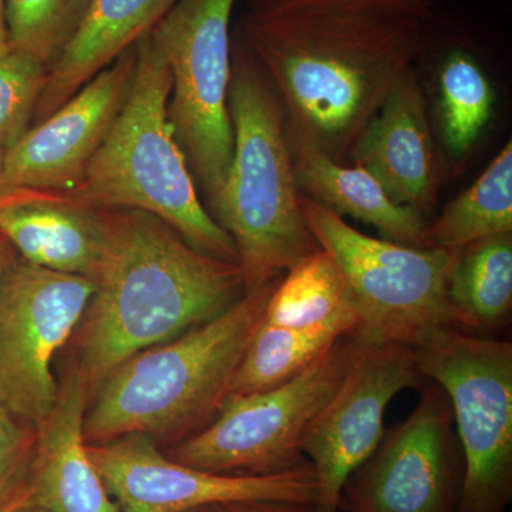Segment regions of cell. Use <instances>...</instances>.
Wrapping results in <instances>:
<instances>
[{"label": "cell", "instance_id": "cell-1", "mask_svg": "<svg viewBox=\"0 0 512 512\" xmlns=\"http://www.w3.org/2000/svg\"><path fill=\"white\" fill-rule=\"evenodd\" d=\"M234 33L282 101L289 143L348 164L421 56L439 0H247Z\"/></svg>", "mask_w": 512, "mask_h": 512}, {"label": "cell", "instance_id": "cell-2", "mask_svg": "<svg viewBox=\"0 0 512 512\" xmlns=\"http://www.w3.org/2000/svg\"><path fill=\"white\" fill-rule=\"evenodd\" d=\"M238 262L198 251L147 212L114 208L109 252L77 333L89 394L121 363L210 322L245 295Z\"/></svg>", "mask_w": 512, "mask_h": 512}, {"label": "cell", "instance_id": "cell-3", "mask_svg": "<svg viewBox=\"0 0 512 512\" xmlns=\"http://www.w3.org/2000/svg\"><path fill=\"white\" fill-rule=\"evenodd\" d=\"M281 276L245 293L210 322L116 367L84 414L86 443L130 434L194 436L205 429L228 400L232 377Z\"/></svg>", "mask_w": 512, "mask_h": 512}, {"label": "cell", "instance_id": "cell-4", "mask_svg": "<svg viewBox=\"0 0 512 512\" xmlns=\"http://www.w3.org/2000/svg\"><path fill=\"white\" fill-rule=\"evenodd\" d=\"M228 109L234 150L212 218L234 241L249 292L284 275L320 245L302 214L282 101L234 32Z\"/></svg>", "mask_w": 512, "mask_h": 512}, {"label": "cell", "instance_id": "cell-5", "mask_svg": "<svg viewBox=\"0 0 512 512\" xmlns=\"http://www.w3.org/2000/svg\"><path fill=\"white\" fill-rule=\"evenodd\" d=\"M171 74L153 30L137 42L126 103L73 194L97 207L147 212L198 251L238 262L234 241L211 217L167 116Z\"/></svg>", "mask_w": 512, "mask_h": 512}, {"label": "cell", "instance_id": "cell-6", "mask_svg": "<svg viewBox=\"0 0 512 512\" xmlns=\"http://www.w3.org/2000/svg\"><path fill=\"white\" fill-rule=\"evenodd\" d=\"M302 214L335 259L350 292L356 345L420 348L436 333L460 329L448 299L447 276L456 251L413 248L373 238L301 194Z\"/></svg>", "mask_w": 512, "mask_h": 512}, {"label": "cell", "instance_id": "cell-7", "mask_svg": "<svg viewBox=\"0 0 512 512\" xmlns=\"http://www.w3.org/2000/svg\"><path fill=\"white\" fill-rule=\"evenodd\" d=\"M238 0H178L153 29L171 74L167 116L212 217L234 150L228 109Z\"/></svg>", "mask_w": 512, "mask_h": 512}, {"label": "cell", "instance_id": "cell-8", "mask_svg": "<svg viewBox=\"0 0 512 512\" xmlns=\"http://www.w3.org/2000/svg\"><path fill=\"white\" fill-rule=\"evenodd\" d=\"M447 394L461 456L457 512H505L512 497V343L447 329L416 348Z\"/></svg>", "mask_w": 512, "mask_h": 512}, {"label": "cell", "instance_id": "cell-9", "mask_svg": "<svg viewBox=\"0 0 512 512\" xmlns=\"http://www.w3.org/2000/svg\"><path fill=\"white\" fill-rule=\"evenodd\" d=\"M355 350L352 336H343L289 382L231 397L205 429L175 447L171 458L229 476H271L305 466L303 433L342 383Z\"/></svg>", "mask_w": 512, "mask_h": 512}, {"label": "cell", "instance_id": "cell-10", "mask_svg": "<svg viewBox=\"0 0 512 512\" xmlns=\"http://www.w3.org/2000/svg\"><path fill=\"white\" fill-rule=\"evenodd\" d=\"M94 292L86 276L18 258L0 278V404L35 429L55 407L52 367Z\"/></svg>", "mask_w": 512, "mask_h": 512}, {"label": "cell", "instance_id": "cell-11", "mask_svg": "<svg viewBox=\"0 0 512 512\" xmlns=\"http://www.w3.org/2000/svg\"><path fill=\"white\" fill-rule=\"evenodd\" d=\"M447 394L427 380L342 491L343 512H457L463 464Z\"/></svg>", "mask_w": 512, "mask_h": 512}, {"label": "cell", "instance_id": "cell-12", "mask_svg": "<svg viewBox=\"0 0 512 512\" xmlns=\"http://www.w3.org/2000/svg\"><path fill=\"white\" fill-rule=\"evenodd\" d=\"M427 382L416 349L399 343L356 345L348 373L306 427L302 451L318 481L315 512H339L342 491L384 436L394 397Z\"/></svg>", "mask_w": 512, "mask_h": 512}, {"label": "cell", "instance_id": "cell-13", "mask_svg": "<svg viewBox=\"0 0 512 512\" xmlns=\"http://www.w3.org/2000/svg\"><path fill=\"white\" fill-rule=\"evenodd\" d=\"M87 451L121 512H184L244 501L313 508L318 504V481L311 463L271 476L210 473L163 456L144 434L87 444Z\"/></svg>", "mask_w": 512, "mask_h": 512}, {"label": "cell", "instance_id": "cell-14", "mask_svg": "<svg viewBox=\"0 0 512 512\" xmlns=\"http://www.w3.org/2000/svg\"><path fill=\"white\" fill-rule=\"evenodd\" d=\"M136 66L134 43L52 116L30 127L5 151L0 190H76L126 103Z\"/></svg>", "mask_w": 512, "mask_h": 512}, {"label": "cell", "instance_id": "cell-15", "mask_svg": "<svg viewBox=\"0 0 512 512\" xmlns=\"http://www.w3.org/2000/svg\"><path fill=\"white\" fill-rule=\"evenodd\" d=\"M114 208L97 207L72 191L0 190V235L30 264L94 279L109 252Z\"/></svg>", "mask_w": 512, "mask_h": 512}, {"label": "cell", "instance_id": "cell-16", "mask_svg": "<svg viewBox=\"0 0 512 512\" xmlns=\"http://www.w3.org/2000/svg\"><path fill=\"white\" fill-rule=\"evenodd\" d=\"M350 161L372 175L396 204L423 217L434 210L439 160L416 69L386 97L357 138Z\"/></svg>", "mask_w": 512, "mask_h": 512}, {"label": "cell", "instance_id": "cell-17", "mask_svg": "<svg viewBox=\"0 0 512 512\" xmlns=\"http://www.w3.org/2000/svg\"><path fill=\"white\" fill-rule=\"evenodd\" d=\"M87 396L73 370L60 384L52 412L36 429L35 456L18 497L49 512H121L87 451Z\"/></svg>", "mask_w": 512, "mask_h": 512}, {"label": "cell", "instance_id": "cell-18", "mask_svg": "<svg viewBox=\"0 0 512 512\" xmlns=\"http://www.w3.org/2000/svg\"><path fill=\"white\" fill-rule=\"evenodd\" d=\"M178 0H94L82 30L47 74L32 126L42 123L84 84L151 32Z\"/></svg>", "mask_w": 512, "mask_h": 512}, {"label": "cell", "instance_id": "cell-19", "mask_svg": "<svg viewBox=\"0 0 512 512\" xmlns=\"http://www.w3.org/2000/svg\"><path fill=\"white\" fill-rule=\"evenodd\" d=\"M291 144V143H289ZM299 192L339 217L350 215L375 227L382 238L413 248H429L426 217L396 204L375 178L357 165L336 163L315 148L291 144Z\"/></svg>", "mask_w": 512, "mask_h": 512}, {"label": "cell", "instance_id": "cell-20", "mask_svg": "<svg viewBox=\"0 0 512 512\" xmlns=\"http://www.w3.org/2000/svg\"><path fill=\"white\" fill-rule=\"evenodd\" d=\"M356 326L353 305L309 328H282L262 322L232 377L229 396L275 389L301 375Z\"/></svg>", "mask_w": 512, "mask_h": 512}, {"label": "cell", "instance_id": "cell-21", "mask_svg": "<svg viewBox=\"0 0 512 512\" xmlns=\"http://www.w3.org/2000/svg\"><path fill=\"white\" fill-rule=\"evenodd\" d=\"M447 293L461 329H494L512 306V232L457 249Z\"/></svg>", "mask_w": 512, "mask_h": 512}, {"label": "cell", "instance_id": "cell-22", "mask_svg": "<svg viewBox=\"0 0 512 512\" xmlns=\"http://www.w3.org/2000/svg\"><path fill=\"white\" fill-rule=\"evenodd\" d=\"M512 232V143L488 164L476 183L427 224L429 248L457 251L494 235Z\"/></svg>", "mask_w": 512, "mask_h": 512}, {"label": "cell", "instance_id": "cell-23", "mask_svg": "<svg viewBox=\"0 0 512 512\" xmlns=\"http://www.w3.org/2000/svg\"><path fill=\"white\" fill-rule=\"evenodd\" d=\"M439 67L441 137L448 153L463 158L476 146L493 114L494 89L473 50L451 40Z\"/></svg>", "mask_w": 512, "mask_h": 512}, {"label": "cell", "instance_id": "cell-24", "mask_svg": "<svg viewBox=\"0 0 512 512\" xmlns=\"http://www.w3.org/2000/svg\"><path fill=\"white\" fill-rule=\"evenodd\" d=\"M349 305L353 303L342 271L332 255L320 248L281 276L266 306L264 323L309 328Z\"/></svg>", "mask_w": 512, "mask_h": 512}, {"label": "cell", "instance_id": "cell-25", "mask_svg": "<svg viewBox=\"0 0 512 512\" xmlns=\"http://www.w3.org/2000/svg\"><path fill=\"white\" fill-rule=\"evenodd\" d=\"M94 0H6L10 50L26 53L49 73L74 42Z\"/></svg>", "mask_w": 512, "mask_h": 512}, {"label": "cell", "instance_id": "cell-26", "mask_svg": "<svg viewBox=\"0 0 512 512\" xmlns=\"http://www.w3.org/2000/svg\"><path fill=\"white\" fill-rule=\"evenodd\" d=\"M49 70L26 53L0 56V151H8L32 127Z\"/></svg>", "mask_w": 512, "mask_h": 512}, {"label": "cell", "instance_id": "cell-27", "mask_svg": "<svg viewBox=\"0 0 512 512\" xmlns=\"http://www.w3.org/2000/svg\"><path fill=\"white\" fill-rule=\"evenodd\" d=\"M36 448V429L0 404V511L22 491Z\"/></svg>", "mask_w": 512, "mask_h": 512}, {"label": "cell", "instance_id": "cell-28", "mask_svg": "<svg viewBox=\"0 0 512 512\" xmlns=\"http://www.w3.org/2000/svg\"><path fill=\"white\" fill-rule=\"evenodd\" d=\"M220 512H315L306 505L279 503V501H244L218 505Z\"/></svg>", "mask_w": 512, "mask_h": 512}, {"label": "cell", "instance_id": "cell-29", "mask_svg": "<svg viewBox=\"0 0 512 512\" xmlns=\"http://www.w3.org/2000/svg\"><path fill=\"white\" fill-rule=\"evenodd\" d=\"M15 249L0 235V278L5 274L6 269L18 258Z\"/></svg>", "mask_w": 512, "mask_h": 512}, {"label": "cell", "instance_id": "cell-30", "mask_svg": "<svg viewBox=\"0 0 512 512\" xmlns=\"http://www.w3.org/2000/svg\"><path fill=\"white\" fill-rule=\"evenodd\" d=\"M0 512H49L45 510V508L40 507V505H36L33 503H29V501L23 500V498L16 497L15 500L12 501L5 508V510Z\"/></svg>", "mask_w": 512, "mask_h": 512}, {"label": "cell", "instance_id": "cell-31", "mask_svg": "<svg viewBox=\"0 0 512 512\" xmlns=\"http://www.w3.org/2000/svg\"><path fill=\"white\" fill-rule=\"evenodd\" d=\"M5 3L6 0H0V56L6 55L10 50L6 32Z\"/></svg>", "mask_w": 512, "mask_h": 512}, {"label": "cell", "instance_id": "cell-32", "mask_svg": "<svg viewBox=\"0 0 512 512\" xmlns=\"http://www.w3.org/2000/svg\"><path fill=\"white\" fill-rule=\"evenodd\" d=\"M184 512H220L218 505H205V507L192 508V510Z\"/></svg>", "mask_w": 512, "mask_h": 512}, {"label": "cell", "instance_id": "cell-33", "mask_svg": "<svg viewBox=\"0 0 512 512\" xmlns=\"http://www.w3.org/2000/svg\"><path fill=\"white\" fill-rule=\"evenodd\" d=\"M3 156H5V153H3V151H0V180H2L3 173Z\"/></svg>", "mask_w": 512, "mask_h": 512}]
</instances>
